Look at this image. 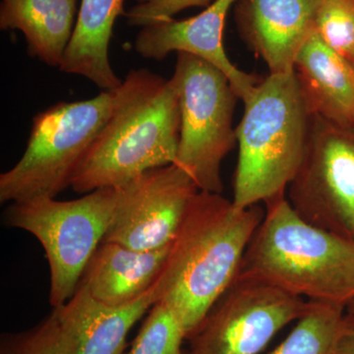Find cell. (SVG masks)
<instances>
[{
  "label": "cell",
  "instance_id": "cell-19",
  "mask_svg": "<svg viewBox=\"0 0 354 354\" xmlns=\"http://www.w3.org/2000/svg\"><path fill=\"white\" fill-rule=\"evenodd\" d=\"M183 327L169 307L158 302L150 309L127 354H185Z\"/></svg>",
  "mask_w": 354,
  "mask_h": 354
},
{
  "label": "cell",
  "instance_id": "cell-17",
  "mask_svg": "<svg viewBox=\"0 0 354 354\" xmlns=\"http://www.w3.org/2000/svg\"><path fill=\"white\" fill-rule=\"evenodd\" d=\"M77 0H2L0 28L20 30L29 55L60 67L72 35Z\"/></svg>",
  "mask_w": 354,
  "mask_h": 354
},
{
  "label": "cell",
  "instance_id": "cell-16",
  "mask_svg": "<svg viewBox=\"0 0 354 354\" xmlns=\"http://www.w3.org/2000/svg\"><path fill=\"white\" fill-rule=\"evenodd\" d=\"M125 0H82L73 35L59 69L85 77L104 91H114L122 81L114 73L109 46L116 18Z\"/></svg>",
  "mask_w": 354,
  "mask_h": 354
},
{
  "label": "cell",
  "instance_id": "cell-25",
  "mask_svg": "<svg viewBox=\"0 0 354 354\" xmlns=\"http://www.w3.org/2000/svg\"><path fill=\"white\" fill-rule=\"evenodd\" d=\"M349 62H351V65H353V69H354V53L353 55H351V57L348 58Z\"/></svg>",
  "mask_w": 354,
  "mask_h": 354
},
{
  "label": "cell",
  "instance_id": "cell-15",
  "mask_svg": "<svg viewBox=\"0 0 354 354\" xmlns=\"http://www.w3.org/2000/svg\"><path fill=\"white\" fill-rule=\"evenodd\" d=\"M171 245L139 251L102 241L88 261L79 283L95 300L109 306L132 304L155 285Z\"/></svg>",
  "mask_w": 354,
  "mask_h": 354
},
{
  "label": "cell",
  "instance_id": "cell-4",
  "mask_svg": "<svg viewBox=\"0 0 354 354\" xmlns=\"http://www.w3.org/2000/svg\"><path fill=\"white\" fill-rule=\"evenodd\" d=\"M244 106L235 129L239 160L232 202L239 208L286 196L304 162L312 116L295 71L270 73Z\"/></svg>",
  "mask_w": 354,
  "mask_h": 354
},
{
  "label": "cell",
  "instance_id": "cell-20",
  "mask_svg": "<svg viewBox=\"0 0 354 354\" xmlns=\"http://www.w3.org/2000/svg\"><path fill=\"white\" fill-rule=\"evenodd\" d=\"M0 354H74L57 311L32 329L1 335Z\"/></svg>",
  "mask_w": 354,
  "mask_h": 354
},
{
  "label": "cell",
  "instance_id": "cell-22",
  "mask_svg": "<svg viewBox=\"0 0 354 354\" xmlns=\"http://www.w3.org/2000/svg\"><path fill=\"white\" fill-rule=\"evenodd\" d=\"M138 3L133 6L127 13L128 24L130 26H146L171 19L174 14L193 6L208 7L215 0H137Z\"/></svg>",
  "mask_w": 354,
  "mask_h": 354
},
{
  "label": "cell",
  "instance_id": "cell-2",
  "mask_svg": "<svg viewBox=\"0 0 354 354\" xmlns=\"http://www.w3.org/2000/svg\"><path fill=\"white\" fill-rule=\"evenodd\" d=\"M111 92V115L72 178V189L79 194L120 187L176 160L181 118L172 79L133 69Z\"/></svg>",
  "mask_w": 354,
  "mask_h": 354
},
{
  "label": "cell",
  "instance_id": "cell-12",
  "mask_svg": "<svg viewBox=\"0 0 354 354\" xmlns=\"http://www.w3.org/2000/svg\"><path fill=\"white\" fill-rule=\"evenodd\" d=\"M322 0H239L235 19L242 39L270 73L293 71L295 58L316 32Z\"/></svg>",
  "mask_w": 354,
  "mask_h": 354
},
{
  "label": "cell",
  "instance_id": "cell-10",
  "mask_svg": "<svg viewBox=\"0 0 354 354\" xmlns=\"http://www.w3.org/2000/svg\"><path fill=\"white\" fill-rule=\"evenodd\" d=\"M116 189L113 220L102 241L139 251L169 245L200 191L176 164L143 172Z\"/></svg>",
  "mask_w": 354,
  "mask_h": 354
},
{
  "label": "cell",
  "instance_id": "cell-6",
  "mask_svg": "<svg viewBox=\"0 0 354 354\" xmlns=\"http://www.w3.org/2000/svg\"><path fill=\"white\" fill-rule=\"evenodd\" d=\"M116 188H102L71 201L41 197L11 203L4 223L34 235L50 266V304L58 308L73 297L115 209Z\"/></svg>",
  "mask_w": 354,
  "mask_h": 354
},
{
  "label": "cell",
  "instance_id": "cell-18",
  "mask_svg": "<svg viewBox=\"0 0 354 354\" xmlns=\"http://www.w3.org/2000/svg\"><path fill=\"white\" fill-rule=\"evenodd\" d=\"M346 307L309 301L297 326L269 354H335V342Z\"/></svg>",
  "mask_w": 354,
  "mask_h": 354
},
{
  "label": "cell",
  "instance_id": "cell-21",
  "mask_svg": "<svg viewBox=\"0 0 354 354\" xmlns=\"http://www.w3.org/2000/svg\"><path fill=\"white\" fill-rule=\"evenodd\" d=\"M316 32L348 59L354 53V0H322Z\"/></svg>",
  "mask_w": 354,
  "mask_h": 354
},
{
  "label": "cell",
  "instance_id": "cell-8",
  "mask_svg": "<svg viewBox=\"0 0 354 354\" xmlns=\"http://www.w3.org/2000/svg\"><path fill=\"white\" fill-rule=\"evenodd\" d=\"M286 198L307 223L354 242V128L311 116L306 153Z\"/></svg>",
  "mask_w": 354,
  "mask_h": 354
},
{
  "label": "cell",
  "instance_id": "cell-3",
  "mask_svg": "<svg viewBox=\"0 0 354 354\" xmlns=\"http://www.w3.org/2000/svg\"><path fill=\"white\" fill-rule=\"evenodd\" d=\"M265 205L239 276L346 308L354 300V242L307 223L286 196Z\"/></svg>",
  "mask_w": 354,
  "mask_h": 354
},
{
  "label": "cell",
  "instance_id": "cell-9",
  "mask_svg": "<svg viewBox=\"0 0 354 354\" xmlns=\"http://www.w3.org/2000/svg\"><path fill=\"white\" fill-rule=\"evenodd\" d=\"M307 305L308 300L259 279L237 276L186 339L185 354H260Z\"/></svg>",
  "mask_w": 354,
  "mask_h": 354
},
{
  "label": "cell",
  "instance_id": "cell-14",
  "mask_svg": "<svg viewBox=\"0 0 354 354\" xmlns=\"http://www.w3.org/2000/svg\"><path fill=\"white\" fill-rule=\"evenodd\" d=\"M293 71L311 115L354 128V69L317 32L295 58Z\"/></svg>",
  "mask_w": 354,
  "mask_h": 354
},
{
  "label": "cell",
  "instance_id": "cell-11",
  "mask_svg": "<svg viewBox=\"0 0 354 354\" xmlns=\"http://www.w3.org/2000/svg\"><path fill=\"white\" fill-rule=\"evenodd\" d=\"M234 1L215 0L202 13L189 19L171 18L146 26L137 36L135 50L141 57L156 60L164 59L172 51L196 55L220 69L244 102L262 79L237 68L223 48L225 18Z\"/></svg>",
  "mask_w": 354,
  "mask_h": 354
},
{
  "label": "cell",
  "instance_id": "cell-13",
  "mask_svg": "<svg viewBox=\"0 0 354 354\" xmlns=\"http://www.w3.org/2000/svg\"><path fill=\"white\" fill-rule=\"evenodd\" d=\"M157 299L153 285L132 304L109 306L95 300L79 283L73 297L53 310L68 335L74 354H123L128 333Z\"/></svg>",
  "mask_w": 354,
  "mask_h": 354
},
{
  "label": "cell",
  "instance_id": "cell-24",
  "mask_svg": "<svg viewBox=\"0 0 354 354\" xmlns=\"http://www.w3.org/2000/svg\"><path fill=\"white\" fill-rule=\"evenodd\" d=\"M346 311H354V300L348 305V307H346Z\"/></svg>",
  "mask_w": 354,
  "mask_h": 354
},
{
  "label": "cell",
  "instance_id": "cell-7",
  "mask_svg": "<svg viewBox=\"0 0 354 354\" xmlns=\"http://www.w3.org/2000/svg\"><path fill=\"white\" fill-rule=\"evenodd\" d=\"M171 79L181 118L174 164L200 190L221 194V164L237 143L232 120L239 97L220 69L190 53H177Z\"/></svg>",
  "mask_w": 354,
  "mask_h": 354
},
{
  "label": "cell",
  "instance_id": "cell-1",
  "mask_svg": "<svg viewBox=\"0 0 354 354\" xmlns=\"http://www.w3.org/2000/svg\"><path fill=\"white\" fill-rule=\"evenodd\" d=\"M264 216L260 205L239 208L218 193L193 198L155 283L157 304L174 312L185 341L239 276Z\"/></svg>",
  "mask_w": 354,
  "mask_h": 354
},
{
  "label": "cell",
  "instance_id": "cell-23",
  "mask_svg": "<svg viewBox=\"0 0 354 354\" xmlns=\"http://www.w3.org/2000/svg\"><path fill=\"white\" fill-rule=\"evenodd\" d=\"M335 354H354V311H346L342 317Z\"/></svg>",
  "mask_w": 354,
  "mask_h": 354
},
{
  "label": "cell",
  "instance_id": "cell-5",
  "mask_svg": "<svg viewBox=\"0 0 354 354\" xmlns=\"http://www.w3.org/2000/svg\"><path fill=\"white\" fill-rule=\"evenodd\" d=\"M111 108L113 92L104 91L94 99L59 102L37 114L24 155L0 176V202L55 198L71 187L77 167Z\"/></svg>",
  "mask_w": 354,
  "mask_h": 354
}]
</instances>
